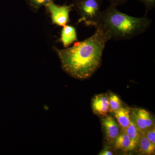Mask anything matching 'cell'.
Wrapping results in <instances>:
<instances>
[{
  "mask_svg": "<svg viewBox=\"0 0 155 155\" xmlns=\"http://www.w3.org/2000/svg\"><path fill=\"white\" fill-rule=\"evenodd\" d=\"M95 28L94 33L83 41H78L71 47L63 49L55 48L62 69L74 78L90 77L101 64L103 51L110 39L101 28Z\"/></svg>",
  "mask_w": 155,
  "mask_h": 155,
  "instance_id": "1",
  "label": "cell"
},
{
  "mask_svg": "<svg viewBox=\"0 0 155 155\" xmlns=\"http://www.w3.org/2000/svg\"><path fill=\"white\" fill-rule=\"evenodd\" d=\"M117 7L110 5L102 11L95 27L101 28L110 40H126L143 33L149 28L152 21L146 15L135 17L122 13Z\"/></svg>",
  "mask_w": 155,
  "mask_h": 155,
  "instance_id": "2",
  "label": "cell"
},
{
  "mask_svg": "<svg viewBox=\"0 0 155 155\" xmlns=\"http://www.w3.org/2000/svg\"><path fill=\"white\" fill-rule=\"evenodd\" d=\"M103 0H72V5L80 19L86 26L95 27L99 20Z\"/></svg>",
  "mask_w": 155,
  "mask_h": 155,
  "instance_id": "3",
  "label": "cell"
},
{
  "mask_svg": "<svg viewBox=\"0 0 155 155\" xmlns=\"http://www.w3.org/2000/svg\"><path fill=\"white\" fill-rule=\"evenodd\" d=\"M45 7L51 14L53 24L63 27L69 22V13L73 8L72 4L60 6L51 2L47 4Z\"/></svg>",
  "mask_w": 155,
  "mask_h": 155,
  "instance_id": "4",
  "label": "cell"
},
{
  "mask_svg": "<svg viewBox=\"0 0 155 155\" xmlns=\"http://www.w3.org/2000/svg\"><path fill=\"white\" fill-rule=\"evenodd\" d=\"M130 118L137 127L140 133H144L154 126L150 114L143 109H135L131 112Z\"/></svg>",
  "mask_w": 155,
  "mask_h": 155,
  "instance_id": "5",
  "label": "cell"
},
{
  "mask_svg": "<svg viewBox=\"0 0 155 155\" xmlns=\"http://www.w3.org/2000/svg\"><path fill=\"white\" fill-rule=\"evenodd\" d=\"M101 124L105 132L106 139L109 143H114L120 134V127L114 118L107 115L102 118Z\"/></svg>",
  "mask_w": 155,
  "mask_h": 155,
  "instance_id": "6",
  "label": "cell"
},
{
  "mask_svg": "<svg viewBox=\"0 0 155 155\" xmlns=\"http://www.w3.org/2000/svg\"><path fill=\"white\" fill-rule=\"evenodd\" d=\"M92 108L94 114L105 116L110 112L109 97L106 94L95 96L92 100Z\"/></svg>",
  "mask_w": 155,
  "mask_h": 155,
  "instance_id": "7",
  "label": "cell"
},
{
  "mask_svg": "<svg viewBox=\"0 0 155 155\" xmlns=\"http://www.w3.org/2000/svg\"><path fill=\"white\" fill-rule=\"evenodd\" d=\"M61 41L64 47L67 48L78 41L77 34L75 27L66 25L61 31Z\"/></svg>",
  "mask_w": 155,
  "mask_h": 155,
  "instance_id": "8",
  "label": "cell"
},
{
  "mask_svg": "<svg viewBox=\"0 0 155 155\" xmlns=\"http://www.w3.org/2000/svg\"><path fill=\"white\" fill-rule=\"evenodd\" d=\"M114 148L116 150H120L125 151L133 150L134 149L129 137L125 130H122L114 142Z\"/></svg>",
  "mask_w": 155,
  "mask_h": 155,
  "instance_id": "9",
  "label": "cell"
},
{
  "mask_svg": "<svg viewBox=\"0 0 155 155\" xmlns=\"http://www.w3.org/2000/svg\"><path fill=\"white\" fill-rule=\"evenodd\" d=\"M114 113L122 130H125L131 121L130 110L128 108L122 107Z\"/></svg>",
  "mask_w": 155,
  "mask_h": 155,
  "instance_id": "10",
  "label": "cell"
},
{
  "mask_svg": "<svg viewBox=\"0 0 155 155\" xmlns=\"http://www.w3.org/2000/svg\"><path fill=\"white\" fill-rule=\"evenodd\" d=\"M139 151L142 154L151 155L155 153V145L147 138L143 133H140L138 145Z\"/></svg>",
  "mask_w": 155,
  "mask_h": 155,
  "instance_id": "11",
  "label": "cell"
},
{
  "mask_svg": "<svg viewBox=\"0 0 155 155\" xmlns=\"http://www.w3.org/2000/svg\"><path fill=\"white\" fill-rule=\"evenodd\" d=\"M125 131L130 138L132 146L135 149L138 145L140 133L134 122L131 119L130 124L127 126Z\"/></svg>",
  "mask_w": 155,
  "mask_h": 155,
  "instance_id": "12",
  "label": "cell"
},
{
  "mask_svg": "<svg viewBox=\"0 0 155 155\" xmlns=\"http://www.w3.org/2000/svg\"><path fill=\"white\" fill-rule=\"evenodd\" d=\"M108 97L110 104V113H114L122 107V101L118 96L111 93Z\"/></svg>",
  "mask_w": 155,
  "mask_h": 155,
  "instance_id": "13",
  "label": "cell"
},
{
  "mask_svg": "<svg viewBox=\"0 0 155 155\" xmlns=\"http://www.w3.org/2000/svg\"><path fill=\"white\" fill-rule=\"evenodd\" d=\"M28 7L33 11H37L42 6H45L50 2L56 0H24Z\"/></svg>",
  "mask_w": 155,
  "mask_h": 155,
  "instance_id": "14",
  "label": "cell"
},
{
  "mask_svg": "<svg viewBox=\"0 0 155 155\" xmlns=\"http://www.w3.org/2000/svg\"><path fill=\"white\" fill-rule=\"evenodd\" d=\"M144 134L147 138L153 144L155 145V126L147 130Z\"/></svg>",
  "mask_w": 155,
  "mask_h": 155,
  "instance_id": "15",
  "label": "cell"
},
{
  "mask_svg": "<svg viewBox=\"0 0 155 155\" xmlns=\"http://www.w3.org/2000/svg\"><path fill=\"white\" fill-rule=\"evenodd\" d=\"M144 5L146 9V13L153 8L155 6V0H138Z\"/></svg>",
  "mask_w": 155,
  "mask_h": 155,
  "instance_id": "16",
  "label": "cell"
},
{
  "mask_svg": "<svg viewBox=\"0 0 155 155\" xmlns=\"http://www.w3.org/2000/svg\"><path fill=\"white\" fill-rule=\"evenodd\" d=\"M110 3V5L117 7V6L125 4L127 0H107Z\"/></svg>",
  "mask_w": 155,
  "mask_h": 155,
  "instance_id": "17",
  "label": "cell"
},
{
  "mask_svg": "<svg viewBox=\"0 0 155 155\" xmlns=\"http://www.w3.org/2000/svg\"><path fill=\"white\" fill-rule=\"evenodd\" d=\"M99 155H114L113 152L108 149H104L99 154Z\"/></svg>",
  "mask_w": 155,
  "mask_h": 155,
  "instance_id": "18",
  "label": "cell"
}]
</instances>
